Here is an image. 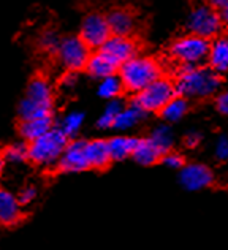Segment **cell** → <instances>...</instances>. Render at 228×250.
Segmentation results:
<instances>
[{"instance_id": "obj_26", "label": "cell", "mask_w": 228, "mask_h": 250, "mask_svg": "<svg viewBox=\"0 0 228 250\" xmlns=\"http://www.w3.org/2000/svg\"><path fill=\"white\" fill-rule=\"evenodd\" d=\"M3 157L8 163H15V165L27 162L29 160V143L11 144V146H8L3 150Z\"/></svg>"}, {"instance_id": "obj_12", "label": "cell", "mask_w": 228, "mask_h": 250, "mask_svg": "<svg viewBox=\"0 0 228 250\" xmlns=\"http://www.w3.org/2000/svg\"><path fill=\"white\" fill-rule=\"evenodd\" d=\"M179 182L188 192H197V190H203L211 186L214 182V174L206 165L190 163L181 168Z\"/></svg>"}, {"instance_id": "obj_28", "label": "cell", "mask_w": 228, "mask_h": 250, "mask_svg": "<svg viewBox=\"0 0 228 250\" xmlns=\"http://www.w3.org/2000/svg\"><path fill=\"white\" fill-rule=\"evenodd\" d=\"M61 40L62 38H59V35L54 30H46V32H43L41 37H40V46L44 51L56 52L59 44H61Z\"/></svg>"}, {"instance_id": "obj_14", "label": "cell", "mask_w": 228, "mask_h": 250, "mask_svg": "<svg viewBox=\"0 0 228 250\" xmlns=\"http://www.w3.org/2000/svg\"><path fill=\"white\" fill-rule=\"evenodd\" d=\"M86 157L89 167L94 169H105L113 162L111 154H109L108 141L105 140L86 141Z\"/></svg>"}, {"instance_id": "obj_13", "label": "cell", "mask_w": 228, "mask_h": 250, "mask_svg": "<svg viewBox=\"0 0 228 250\" xmlns=\"http://www.w3.org/2000/svg\"><path fill=\"white\" fill-rule=\"evenodd\" d=\"M21 206L18 196L10 193L8 190H0V225L11 227L21 220Z\"/></svg>"}, {"instance_id": "obj_33", "label": "cell", "mask_w": 228, "mask_h": 250, "mask_svg": "<svg viewBox=\"0 0 228 250\" xmlns=\"http://www.w3.org/2000/svg\"><path fill=\"white\" fill-rule=\"evenodd\" d=\"M78 71H68L67 70V73H65L62 76V80H61V84L63 85V87H67V89H71L73 85H76L78 83V76H76Z\"/></svg>"}, {"instance_id": "obj_34", "label": "cell", "mask_w": 228, "mask_h": 250, "mask_svg": "<svg viewBox=\"0 0 228 250\" xmlns=\"http://www.w3.org/2000/svg\"><path fill=\"white\" fill-rule=\"evenodd\" d=\"M184 143H186L187 147H197L201 143V135L198 133V131H190V133L184 138Z\"/></svg>"}, {"instance_id": "obj_29", "label": "cell", "mask_w": 228, "mask_h": 250, "mask_svg": "<svg viewBox=\"0 0 228 250\" xmlns=\"http://www.w3.org/2000/svg\"><path fill=\"white\" fill-rule=\"evenodd\" d=\"M162 163H164L166 168L181 169L184 167V159H182V155L176 154V152H166L162 155Z\"/></svg>"}, {"instance_id": "obj_35", "label": "cell", "mask_w": 228, "mask_h": 250, "mask_svg": "<svg viewBox=\"0 0 228 250\" xmlns=\"http://www.w3.org/2000/svg\"><path fill=\"white\" fill-rule=\"evenodd\" d=\"M207 3H209L211 6H214L216 10L222 11L225 6H228V0H207Z\"/></svg>"}, {"instance_id": "obj_23", "label": "cell", "mask_w": 228, "mask_h": 250, "mask_svg": "<svg viewBox=\"0 0 228 250\" xmlns=\"http://www.w3.org/2000/svg\"><path fill=\"white\" fill-rule=\"evenodd\" d=\"M125 90L124 87V83L121 80V76L109 75L106 78H103L99 84V95L102 98H106V100H113V98H117L122 92Z\"/></svg>"}, {"instance_id": "obj_25", "label": "cell", "mask_w": 228, "mask_h": 250, "mask_svg": "<svg viewBox=\"0 0 228 250\" xmlns=\"http://www.w3.org/2000/svg\"><path fill=\"white\" fill-rule=\"evenodd\" d=\"M122 111V103L117 100V98H113V100H109L108 106L103 111V114L99 117V121H97V127L102 128V130H106V128H113L114 127V121L117 114H119Z\"/></svg>"}, {"instance_id": "obj_1", "label": "cell", "mask_w": 228, "mask_h": 250, "mask_svg": "<svg viewBox=\"0 0 228 250\" xmlns=\"http://www.w3.org/2000/svg\"><path fill=\"white\" fill-rule=\"evenodd\" d=\"M174 84L178 95L186 98H207L219 90L222 80L211 67L181 65Z\"/></svg>"}, {"instance_id": "obj_9", "label": "cell", "mask_w": 228, "mask_h": 250, "mask_svg": "<svg viewBox=\"0 0 228 250\" xmlns=\"http://www.w3.org/2000/svg\"><path fill=\"white\" fill-rule=\"evenodd\" d=\"M111 29H109L106 16L102 13H89L83 19L80 37L84 40L90 49H100L109 37H111Z\"/></svg>"}, {"instance_id": "obj_16", "label": "cell", "mask_w": 228, "mask_h": 250, "mask_svg": "<svg viewBox=\"0 0 228 250\" xmlns=\"http://www.w3.org/2000/svg\"><path fill=\"white\" fill-rule=\"evenodd\" d=\"M86 71L97 80H103L109 75H114L116 71H119V65H116L108 56L103 54L102 51H97L95 54H90L87 65H86Z\"/></svg>"}, {"instance_id": "obj_36", "label": "cell", "mask_w": 228, "mask_h": 250, "mask_svg": "<svg viewBox=\"0 0 228 250\" xmlns=\"http://www.w3.org/2000/svg\"><path fill=\"white\" fill-rule=\"evenodd\" d=\"M5 163H6V160H5V157H3V154H0V176H2V173H3Z\"/></svg>"}, {"instance_id": "obj_8", "label": "cell", "mask_w": 228, "mask_h": 250, "mask_svg": "<svg viewBox=\"0 0 228 250\" xmlns=\"http://www.w3.org/2000/svg\"><path fill=\"white\" fill-rule=\"evenodd\" d=\"M57 61L65 70L80 71L86 70L87 61L90 57V48L84 43L81 37H65L56 51Z\"/></svg>"}, {"instance_id": "obj_2", "label": "cell", "mask_w": 228, "mask_h": 250, "mask_svg": "<svg viewBox=\"0 0 228 250\" xmlns=\"http://www.w3.org/2000/svg\"><path fill=\"white\" fill-rule=\"evenodd\" d=\"M53 104L54 95L49 81L41 76H37L29 83L25 97L19 103V117L21 121H25L53 116Z\"/></svg>"}, {"instance_id": "obj_20", "label": "cell", "mask_w": 228, "mask_h": 250, "mask_svg": "<svg viewBox=\"0 0 228 250\" xmlns=\"http://www.w3.org/2000/svg\"><path fill=\"white\" fill-rule=\"evenodd\" d=\"M136 143H138V138H132V136H114L111 140H108L111 159L114 162H121L125 160L127 157H132Z\"/></svg>"}, {"instance_id": "obj_32", "label": "cell", "mask_w": 228, "mask_h": 250, "mask_svg": "<svg viewBox=\"0 0 228 250\" xmlns=\"http://www.w3.org/2000/svg\"><path fill=\"white\" fill-rule=\"evenodd\" d=\"M216 108L219 113L228 116V90L220 92V94L216 97Z\"/></svg>"}, {"instance_id": "obj_10", "label": "cell", "mask_w": 228, "mask_h": 250, "mask_svg": "<svg viewBox=\"0 0 228 250\" xmlns=\"http://www.w3.org/2000/svg\"><path fill=\"white\" fill-rule=\"evenodd\" d=\"M99 51H102L103 54L108 56L116 65L121 67L128 59L138 56V44L130 38V35H111Z\"/></svg>"}, {"instance_id": "obj_4", "label": "cell", "mask_w": 228, "mask_h": 250, "mask_svg": "<svg viewBox=\"0 0 228 250\" xmlns=\"http://www.w3.org/2000/svg\"><path fill=\"white\" fill-rule=\"evenodd\" d=\"M68 144V136L61 127H53L46 133L29 143V160L38 167L57 165Z\"/></svg>"}, {"instance_id": "obj_22", "label": "cell", "mask_w": 228, "mask_h": 250, "mask_svg": "<svg viewBox=\"0 0 228 250\" xmlns=\"http://www.w3.org/2000/svg\"><path fill=\"white\" fill-rule=\"evenodd\" d=\"M188 98L182 97V95H176L171 98L164 108L160 109V116L165 122H178L182 117L186 116L188 111Z\"/></svg>"}, {"instance_id": "obj_17", "label": "cell", "mask_w": 228, "mask_h": 250, "mask_svg": "<svg viewBox=\"0 0 228 250\" xmlns=\"http://www.w3.org/2000/svg\"><path fill=\"white\" fill-rule=\"evenodd\" d=\"M53 116L46 117H35V119H25L19 124V135L24 138V141H34L37 138L46 133L48 130L53 128Z\"/></svg>"}, {"instance_id": "obj_6", "label": "cell", "mask_w": 228, "mask_h": 250, "mask_svg": "<svg viewBox=\"0 0 228 250\" xmlns=\"http://www.w3.org/2000/svg\"><path fill=\"white\" fill-rule=\"evenodd\" d=\"M211 43L200 35H186L178 38L170 48V54L181 65H200L207 59Z\"/></svg>"}, {"instance_id": "obj_3", "label": "cell", "mask_w": 228, "mask_h": 250, "mask_svg": "<svg viewBox=\"0 0 228 250\" xmlns=\"http://www.w3.org/2000/svg\"><path fill=\"white\" fill-rule=\"evenodd\" d=\"M119 76L125 90L138 94L140 90L147 87L152 81L162 76V67L157 61L151 57L135 56L121 65Z\"/></svg>"}, {"instance_id": "obj_24", "label": "cell", "mask_w": 228, "mask_h": 250, "mask_svg": "<svg viewBox=\"0 0 228 250\" xmlns=\"http://www.w3.org/2000/svg\"><path fill=\"white\" fill-rule=\"evenodd\" d=\"M149 138H151V141L160 149L162 154L170 152V149L173 146V141H174L173 131L168 125H159V127H155Z\"/></svg>"}, {"instance_id": "obj_15", "label": "cell", "mask_w": 228, "mask_h": 250, "mask_svg": "<svg viewBox=\"0 0 228 250\" xmlns=\"http://www.w3.org/2000/svg\"><path fill=\"white\" fill-rule=\"evenodd\" d=\"M113 35H130L135 30V16L127 8H114L106 15Z\"/></svg>"}, {"instance_id": "obj_7", "label": "cell", "mask_w": 228, "mask_h": 250, "mask_svg": "<svg viewBox=\"0 0 228 250\" xmlns=\"http://www.w3.org/2000/svg\"><path fill=\"white\" fill-rule=\"evenodd\" d=\"M222 15L209 3L197 5L187 18V29L190 30V34L205 37L207 40L217 37L222 30Z\"/></svg>"}, {"instance_id": "obj_31", "label": "cell", "mask_w": 228, "mask_h": 250, "mask_svg": "<svg viewBox=\"0 0 228 250\" xmlns=\"http://www.w3.org/2000/svg\"><path fill=\"white\" fill-rule=\"evenodd\" d=\"M35 198H37V190L34 187H24L21 190V193L18 195V200H19V203H21L22 206L30 205V203L34 201Z\"/></svg>"}, {"instance_id": "obj_11", "label": "cell", "mask_w": 228, "mask_h": 250, "mask_svg": "<svg viewBox=\"0 0 228 250\" xmlns=\"http://www.w3.org/2000/svg\"><path fill=\"white\" fill-rule=\"evenodd\" d=\"M57 168L62 173H81L89 169V162L86 157V141L73 140L68 141L61 160L57 163Z\"/></svg>"}, {"instance_id": "obj_30", "label": "cell", "mask_w": 228, "mask_h": 250, "mask_svg": "<svg viewBox=\"0 0 228 250\" xmlns=\"http://www.w3.org/2000/svg\"><path fill=\"white\" fill-rule=\"evenodd\" d=\"M216 157L219 160H228V135L220 136L216 144Z\"/></svg>"}, {"instance_id": "obj_37", "label": "cell", "mask_w": 228, "mask_h": 250, "mask_svg": "<svg viewBox=\"0 0 228 250\" xmlns=\"http://www.w3.org/2000/svg\"><path fill=\"white\" fill-rule=\"evenodd\" d=\"M220 15H222V19H224V22L228 24V6H225V8L220 11Z\"/></svg>"}, {"instance_id": "obj_5", "label": "cell", "mask_w": 228, "mask_h": 250, "mask_svg": "<svg viewBox=\"0 0 228 250\" xmlns=\"http://www.w3.org/2000/svg\"><path fill=\"white\" fill-rule=\"evenodd\" d=\"M176 95H178L176 84L171 80L160 76L149 84L147 87L140 90L136 94L133 103L138 104L146 113H160V109Z\"/></svg>"}, {"instance_id": "obj_19", "label": "cell", "mask_w": 228, "mask_h": 250, "mask_svg": "<svg viewBox=\"0 0 228 250\" xmlns=\"http://www.w3.org/2000/svg\"><path fill=\"white\" fill-rule=\"evenodd\" d=\"M207 61H209V67L217 73L228 71V38H219L211 43Z\"/></svg>"}, {"instance_id": "obj_27", "label": "cell", "mask_w": 228, "mask_h": 250, "mask_svg": "<svg viewBox=\"0 0 228 250\" xmlns=\"http://www.w3.org/2000/svg\"><path fill=\"white\" fill-rule=\"evenodd\" d=\"M83 122H84V114L81 111H71V113H68L62 119L61 128L63 133L70 138V136L78 135V131H80L83 127Z\"/></svg>"}, {"instance_id": "obj_21", "label": "cell", "mask_w": 228, "mask_h": 250, "mask_svg": "<svg viewBox=\"0 0 228 250\" xmlns=\"http://www.w3.org/2000/svg\"><path fill=\"white\" fill-rule=\"evenodd\" d=\"M145 116H146V111L143 108H140L138 104L132 103L130 106L122 108L121 113L117 114L113 128H116V130H128V128L135 127L136 124L145 119Z\"/></svg>"}, {"instance_id": "obj_18", "label": "cell", "mask_w": 228, "mask_h": 250, "mask_svg": "<svg viewBox=\"0 0 228 250\" xmlns=\"http://www.w3.org/2000/svg\"><path fill=\"white\" fill-rule=\"evenodd\" d=\"M162 155L164 154H162L160 149L151 141V138H146V140H138V143H136V146L133 149L132 159L143 167H149L162 160Z\"/></svg>"}]
</instances>
